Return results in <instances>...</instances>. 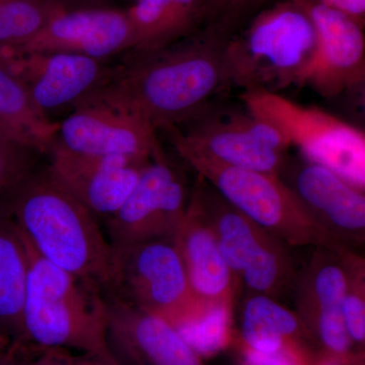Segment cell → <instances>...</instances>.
I'll return each instance as SVG.
<instances>
[{"mask_svg":"<svg viewBox=\"0 0 365 365\" xmlns=\"http://www.w3.org/2000/svg\"><path fill=\"white\" fill-rule=\"evenodd\" d=\"M28 274L25 240L0 207V337L11 346L23 343V307Z\"/></svg>","mask_w":365,"mask_h":365,"instance_id":"cell-22","label":"cell"},{"mask_svg":"<svg viewBox=\"0 0 365 365\" xmlns=\"http://www.w3.org/2000/svg\"><path fill=\"white\" fill-rule=\"evenodd\" d=\"M49 168L98 220L111 217L131 193L148 163L122 155H83L53 141Z\"/></svg>","mask_w":365,"mask_h":365,"instance_id":"cell-15","label":"cell"},{"mask_svg":"<svg viewBox=\"0 0 365 365\" xmlns=\"http://www.w3.org/2000/svg\"><path fill=\"white\" fill-rule=\"evenodd\" d=\"M287 185L336 245L354 250L364 244V190L325 165L309 160L294 168Z\"/></svg>","mask_w":365,"mask_h":365,"instance_id":"cell-17","label":"cell"},{"mask_svg":"<svg viewBox=\"0 0 365 365\" xmlns=\"http://www.w3.org/2000/svg\"><path fill=\"white\" fill-rule=\"evenodd\" d=\"M0 64L21 81L45 115L74 107L109 83L114 67L106 61L68 53L23 51L0 46Z\"/></svg>","mask_w":365,"mask_h":365,"instance_id":"cell-13","label":"cell"},{"mask_svg":"<svg viewBox=\"0 0 365 365\" xmlns=\"http://www.w3.org/2000/svg\"><path fill=\"white\" fill-rule=\"evenodd\" d=\"M135 1H136V0H135Z\"/></svg>","mask_w":365,"mask_h":365,"instance_id":"cell-37","label":"cell"},{"mask_svg":"<svg viewBox=\"0 0 365 365\" xmlns=\"http://www.w3.org/2000/svg\"><path fill=\"white\" fill-rule=\"evenodd\" d=\"M317 1L344 14L360 26H364L365 0H317Z\"/></svg>","mask_w":365,"mask_h":365,"instance_id":"cell-31","label":"cell"},{"mask_svg":"<svg viewBox=\"0 0 365 365\" xmlns=\"http://www.w3.org/2000/svg\"><path fill=\"white\" fill-rule=\"evenodd\" d=\"M313 23L316 42L290 86L309 88L333 98L360 91L365 83L364 26L317 0H294Z\"/></svg>","mask_w":365,"mask_h":365,"instance_id":"cell-11","label":"cell"},{"mask_svg":"<svg viewBox=\"0 0 365 365\" xmlns=\"http://www.w3.org/2000/svg\"><path fill=\"white\" fill-rule=\"evenodd\" d=\"M247 111L274 127L309 162L325 165L364 190L365 133L335 115L265 88L242 91Z\"/></svg>","mask_w":365,"mask_h":365,"instance_id":"cell-5","label":"cell"},{"mask_svg":"<svg viewBox=\"0 0 365 365\" xmlns=\"http://www.w3.org/2000/svg\"><path fill=\"white\" fill-rule=\"evenodd\" d=\"M133 30L127 11L105 7L59 9L31 39L23 51L68 53L106 60L131 50Z\"/></svg>","mask_w":365,"mask_h":365,"instance_id":"cell-14","label":"cell"},{"mask_svg":"<svg viewBox=\"0 0 365 365\" xmlns=\"http://www.w3.org/2000/svg\"><path fill=\"white\" fill-rule=\"evenodd\" d=\"M237 365H253V364H248V362L244 361V360H242L241 359H239V357H237Z\"/></svg>","mask_w":365,"mask_h":365,"instance_id":"cell-35","label":"cell"},{"mask_svg":"<svg viewBox=\"0 0 365 365\" xmlns=\"http://www.w3.org/2000/svg\"><path fill=\"white\" fill-rule=\"evenodd\" d=\"M265 1L267 0H207L206 14L220 16L228 21L227 26H230L232 20L239 19L242 14L248 13Z\"/></svg>","mask_w":365,"mask_h":365,"instance_id":"cell-30","label":"cell"},{"mask_svg":"<svg viewBox=\"0 0 365 365\" xmlns=\"http://www.w3.org/2000/svg\"><path fill=\"white\" fill-rule=\"evenodd\" d=\"M104 299L106 339L117 365H206L165 319Z\"/></svg>","mask_w":365,"mask_h":365,"instance_id":"cell-16","label":"cell"},{"mask_svg":"<svg viewBox=\"0 0 365 365\" xmlns=\"http://www.w3.org/2000/svg\"><path fill=\"white\" fill-rule=\"evenodd\" d=\"M182 158L228 203L288 247L344 248L317 225L299 196L278 175L239 169L195 155Z\"/></svg>","mask_w":365,"mask_h":365,"instance_id":"cell-6","label":"cell"},{"mask_svg":"<svg viewBox=\"0 0 365 365\" xmlns=\"http://www.w3.org/2000/svg\"><path fill=\"white\" fill-rule=\"evenodd\" d=\"M102 365H112V364H102Z\"/></svg>","mask_w":365,"mask_h":365,"instance_id":"cell-36","label":"cell"},{"mask_svg":"<svg viewBox=\"0 0 365 365\" xmlns=\"http://www.w3.org/2000/svg\"><path fill=\"white\" fill-rule=\"evenodd\" d=\"M54 140L83 155H122L143 162L165 157L151 125L102 88L74 106Z\"/></svg>","mask_w":365,"mask_h":365,"instance_id":"cell-10","label":"cell"},{"mask_svg":"<svg viewBox=\"0 0 365 365\" xmlns=\"http://www.w3.org/2000/svg\"><path fill=\"white\" fill-rule=\"evenodd\" d=\"M225 41L215 33L151 52H125L103 90L158 129L180 126L207 109L222 88Z\"/></svg>","mask_w":365,"mask_h":365,"instance_id":"cell-2","label":"cell"},{"mask_svg":"<svg viewBox=\"0 0 365 365\" xmlns=\"http://www.w3.org/2000/svg\"><path fill=\"white\" fill-rule=\"evenodd\" d=\"M347 250L314 248L295 278V314L317 355L343 365H365V355L353 345L343 318Z\"/></svg>","mask_w":365,"mask_h":365,"instance_id":"cell-9","label":"cell"},{"mask_svg":"<svg viewBox=\"0 0 365 365\" xmlns=\"http://www.w3.org/2000/svg\"><path fill=\"white\" fill-rule=\"evenodd\" d=\"M61 9L46 0H0V46L26 42Z\"/></svg>","mask_w":365,"mask_h":365,"instance_id":"cell-26","label":"cell"},{"mask_svg":"<svg viewBox=\"0 0 365 365\" xmlns=\"http://www.w3.org/2000/svg\"><path fill=\"white\" fill-rule=\"evenodd\" d=\"M314 42V25L306 11L294 0L279 2L259 14L244 32L225 41L222 88H288Z\"/></svg>","mask_w":365,"mask_h":365,"instance_id":"cell-4","label":"cell"},{"mask_svg":"<svg viewBox=\"0 0 365 365\" xmlns=\"http://www.w3.org/2000/svg\"><path fill=\"white\" fill-rule=\"evenodd\" d=\"M287 245L274 237L268 246L246 268L240 277L252 294L278 299L294 289L297 271L287 251Z\"/></svg>","mask_w":365,"mask_h":365,"instance_id":"cell-25","label":"cell"},{"mask_svg":"<svg viewBox=\"0 0 365 365\" xmlns=\"http://www.w3.org/2000/svg\"><path fill=\"white\" fill-rule=\"evenodd\" d=\"M190 193L184 176L167 157L151 160L121 207L104 222L111 248L174 240Z\"/></svg>","mask_w":365,"mask_h":365,"instance_id":"cell-12","label":"cell"},{"mask_svg":"<svg viewBox=\"0 0 365 365\" xmlns=\"http://www.w3.org/2000/svg\"><path fill=\"white\" fill-rule=\"evenodd\" d=\"M206 11L207 0H136L127 11L133 30L129 51H157L188 39Z\"/></svg>","mask_w":365,"mask_h":365,"instance_id":"cell-20","label":"cell"},{"mask_svg":"<svg viewBox=\"0 0 365 365\" xmlns=\"http://www.w3.org/2000/svg\"><path fill=\"white\" fill-rule=\"evenodd\" d=\"M58 126L36 107L21 81L0 64V134L37 153H47Z\"/></svg>","mask_w":365,"mask_h":365,"instance_id":"cell-23","label":"cell"},{"mask_svg":"<svg viewBox=\"0 0 365 365\" xmlns=\"http://www.w3.org/2000/svg\"><path fill=\"white\" fill-rule=\"evenodd\" d=\"M105 362L71 351L31 345L16 346V355L11 365H102Z\"/></svg>","mask_w":365,"mask_h":365,"instance_id":"cell-29","label":"cell"},{"mask_svg":"<svg viewBox=\"0 0 365 365\" xmlns=\"http://www.w3.org/2000/svg\"><path fill=\"white\" fill-rule=\"evenodd\" d=\"M180 127L163 129L180 157L195 155L239 169L281 176L287 141L266 122L246 112L207 113Z\"/></svg>","mask_w":365,"mask_h":365,"instance_id":"cell-7","label":"cell"},{"mask_svg":"<svg viewBox=\"0 0 365 365\" xmlns=\"http://www.w3.org/2000/svg\"><path fill=\"white\" fill-rule=\"evenodd\" d=\"M36 153L0 134V199L35 169Z\"/></svg>","mask_w":365,"mask_h":365,"instance_id":"cell-28","label":"cell"},{"mask_svg":"<svg viewBox=\"0 0 365 365\" xmlns=\"http://www.w3.org/2000/svg\"><path fill=\"white\" fill-rule=\"evenodd\" d=\"M311 365H343L339 364V362L334 361L332 359H326V357L319 356V355H317L312 362Z\"/></svg>","mask_w":365,"mask_h":365,"instance_id":"cell-33","label":"cell"},{"mask_svg":"<svg viewBox=\"0 0 365 365\" xmlns=\"http://www.w3.org/2000/svg\"><path fill=\"white\" fill-rule=\"evenodd\" d=\"M104 297L155 314L170 325L195 300L179 251L169 239L112 249L111 282Z\"/></svg>","mask_w":365,"mask_h":365,"instance_id":"cell-8","label":"cell"},{"mask_svg":"<svg viewBox=\"0 0 365 365\" xmlns=\"http://www.w3.org/2000/svg\"><path fill=\"white\" fill-rule=\"evenodd\" d=\"M234 300H194L175 330L203 360L232 348L235 338Z\"/></svg>","mask_w":365,"mask_h":365,"instance_id":"cell-24","label":"cell"},{"mask_svg":"<svg viewBox=\"0 0 365 365\" xmlns=\"http://www.w3.org/2000/svg\"><path fill=\"white\" fill-rule=\"evenodd\" d=\"M347 287L342 313L348 335L359 353L365 355V261L354 250L346 252Z\"/></svg>","mask_w":365,"mask_h":365,"instance_id":"cell-27","label":"cell"},{"mask_svg":"<svg viewBox=\"0 0 365 365\" xmlns=\"http://www.w3.org/2000/svg\"><path fill=\"white\" fill-rule=\"evenodd\" d=\"M9 347H11V346L7 344L6 341H4V339H2L1 337H0V351H1V350L7 349V348Z\"/></svg>","mask_w":365,"mask_h":365,"instance_id":"cell-34","label":"cell"},{"mask_svg":"<svg viewBox=\"0 0 365 365\" xmlns=\"http://www.w3.org/2000/svg\"><path fill=\"white\" fill-rule=\"evenodd\" d=\"M200 178L204 206L215 228L220 251L228 268L241 284L242 273L276 237L228 203Z\"/></svg>","mask_w":365,"mask_h":365,"instance_id":"cell-21","label":"cell"},{"mask_svg":"<svg viewBox=\"0 0 365 365\" xmlns=\"http://www.w3.org/2000/svg\"><path fill=\"white\" fill-rule=\"evenodd\" d=\"M4 209L41 257L105 297L112 248L98 220L50 169H34L0 199Z\"/></svg>","mask_w":365,"mask_h":365,"instance_id":"cell-1","label":"cell"},{"mask_svg":"<svg viewBox=\"0 0 365 365\" xmlns=\"http://www.w3.org/2000/svg\"><path fill=\"white\" fill-rule=\"evenodd\" d=\"M232 347L258 353L295 349L316 354L295 312L258 294H252L245 302L241 328L235 331Z\"/></svg>","mask_w":365,"mask_h":365,"instance_id":"cell-19","label":"cell"},{"mask_svg":"<svg viewBox=\"0 0 365 365\" xmlns=\"http://www.w3.org/2000/svg\"><path fill=\"white\" fill-rule=\"evenodd\" d=\"M174 242L196 299L235 302L240 283L220 251L215 228L204 206L199 176L190 193L186 212Z\"/></svg>","mask_w":365,"mask_h":365,"instance_id":"cell-18","label":"cell"},{"mask_svg":"<svg viewBox=\"0 0 365 365\" xmlns=\"http://www.w3.org/2000/svg\"><path fill=\"white\" fill-rule=\"evenodd\" d=\"M24 240L29 274L21 345L81 352L117 365L106 339L104 297L45 260Z\"/></svg>","mask_w":365,"mask_h":365,"instance_id":"cell-3","label":"cell"},{"mask_svg":"<svg viewBox=\"0 0 365 365\" xmlns=\"http://www.w3.org/2000/svg\"><path fill=\"white\" fill-rule=\"evenodd\" d=\"M16 355V346H11V347L7 348V349L1 350V351H0V365L13 364Z\"/></svg>","mask_w":365,"mask_h":365,"instance_id":"cell-32","label":"cell"}]
</instances>
